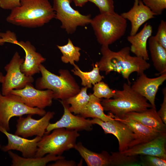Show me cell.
Returning <instances> with one entry per match:
<instances>
[{
	"label": "cell",
	"mask_w": 166,
	"mask_h": 166,
	"mask_svg": "<svg viewBox=\"0 0 166 166\" xmlns=\"http://www.w3.org/2000/svg\"><path fill=\"white\" fill-rule=\"evenodd\" d=\"M130 51V48L128 46L114 52L111 50L109 46L101 45L102 56L96 63L100 71L105 72L106 75L112 71L121 74L130 84L129 78L132 73L136 72L139 76L150 67L147 61L140 57L131 56Z\"/></svg>",
	"instance_id": "6da1fadb"
},
{
	"label": "cell",
	"mask_w": 166,
	"mask_h": 166,
	"mask_svg": "<svg viewBox=\"0 0 166 166\" xmlns=\"http://www.w3.org/2000/svg\"><path fill=\"white\" fill-rule=\"evenodd\" d=\"M20 5L11 10L6 21L22 27L43 26L55 18V13L48 0H20Z\"/></svg>",
	"instance_id": "7a4b0ae2"
},
{
	"label": "cell",
	"mask_w": 166,
	"mask_h": 166,
	"mask_svg": "<svg viewBox=\"0 0 166 166\" xmlns=\"http://www.w3.org/2000/svg\"><path fill=\"white\" fill-rule=\"evenodd\" d=\"M115 91L113 99H104L101 101L104 110L109 111L113 117L122 118L129 112H142L152 108L148 100L133 90L128 83H124L122 90Z\"/></svg>",
	"instance_id": "3957f363"
},
{
	"label": "cell",
	"mask_w": 166,
	"mask_h": 166,
	"mask_svg": "<svg viewBox=\"0 0 166 166\" xmlns=\"http://www.w3.org/2000/svg\"><path fill=\"white\" fill-rule=\"evenodd\" d=\"M39 69L42 77L37 80L36 89L51 90L53 93L54 99L65 100L80 91L79 85L68 70H60V75L58 76L49 72L42 64Z\"/></svg>",
	"instance_id": "277c9868"
},
{
	"label": "cell",
	"mask_w": 166,
	"mask_h": 166,
	"mask_svg": "<svg viewBox=\"0 0 166 166\" xmlns=\"http://www.w3.org/2000/svg\"><path fill=\"white\" fill-rule=\"evenodd\" d=\"M90 24L101 45L109 46L120 39L127 27L126 19L115 12L100 13L92 19Z\"/></svg>",
	"instance_id": "5b68a950"
},
{
	"label": "cell",
	"mask_w": 166,
	"mask_h": 166,
	"mask_svg": "<svg viewBox=\"0 0 166 166\" xmlns=\"http://www.w3.org/2000/svg\"><path fill=\"white\" fill-rule=\"evenodd\" d=\"M80 135L78 131L64 128L55 129L50 134H45L38 143L35 157L46 154L61 156L64 152L74 148Z\"/></svg>",
	"instance_id": "8992f818"
},
{
	"label": "cell",
	"mask_w": 166,
	"mask_h": 166,
	"mask_svg": "<svg viewBox=\"0 0 166 166\" xmlns=\"http://www.w3.org/2000/svg\"><path fill=\"white\" fill-rule=\"evenodd\" d=\"M46 113L44 109L27 106L18 95L10 93L3 95L0 91V126L8 132L10 121L12 117L25 114L43 116Z\"/></svg>",
	"instance_id": "52a82bcc"
},
{
	"label": "cell",
	"mask_w": 166,
	"mask_h": 166,
	"mask_svg": "<svg viewBox=\"0 0 166 166\" xmlns=\"http://www.w3.org/2000/svg\"><path fill=\"white\" fill-rule=\"evenodd\" d=\"M72 0H53V8L55 13V18L61 23V28L68 34L73 33L78 26L90 24V14L84 15L75 10L70 5Z\"/></svg>",
	"instance_id": "ba28073f"
},
{
	"label": "cell",
	"mask_w": 166,
	"mask_h": 166,
	"mask_svg": "<svg viewBox=\"0 0 166 166\" xmlns=\"http://www.w3.org/2000/svg\"><path fill=\"white\" fill-rule=\"evenodd\" d=\"M24 60L16 52L10 62L5 66L6 73L2 83V95L7 94L13 89H23L34 81L32 76H27L21 70L20 67Z\"/></svg>",
	"instance_id": "9c48e42d"
},
{
	"label": "cell",
	"mask_w": 166,
	"mask_h": 166,
	"mask_svg": "<svg viewBox=\"0 0 166 166\" xmlns=\"http://www.w3.org/2000/svg\"><path fill=\"white\" fill-rule=\"evenodd\" d=\"M104 121L98 118L90 120L93 124L100 126L105 134H112L117 139L119 152L125 151L132 147L136 136L132 130L124 123L116 119Z\"/></svg>",
	"instance_id": "30bf717a"
},
{
	"label": "cell",
	"mask_w": 166,
	"mask_h": 166,
	"mask_svg": "<svg viewBox=\"0 0 166 166\" xmlns=\"http://www.w3.org/2000/svg\"><path fill=\"white\" fill-rule=\"evenodd\" d=\"M54 114V112L49 111L38 120L33 118L31 114H28L26 117H19L17 120L14 134L25 138L34 136L42 137Z\"/></svg>",
	"instance_id": "8fae6325"
},
{
	"label": "cell",
	"mask_w": 166,
	"mask_h": 166,
	"mask_svg": "<svg viewBox=\"0 0 166 166\" xmlns=\"http://www.w3.org/2000/svg\"><path fill=\"white\" fill-rule=\"evenodd\" d=\"M10 93L19 96L24 103L31 108L44 109L51 105L54 99L52 91L35 89L31 83L27 84L23 89L12 90Z\"/></svg>",
	"instance_id": "7c38bea8"
},
{
	"label": "cell",
	"mask_w": 166,
	"mask_h": 166,
	"mask_svg": "<svg viewBox=\"0 0 166 166\" xmlns=\"http://www.w3.org/2000/svg\"><path fill=\"white\" fill-rule=\"evenodd\" d=\"M64 108L63 114L61 118L55 123H49L45 134H49L53 130L57 128H64L75 130L77 131H88L93 129V124L90 120L86 119L81 116H75L70 111L69 105L65 100H59Z\"/></svg>",
	"instance_id": "4fadbf2b"
},
{
	"label": "cell",
	"mask_w": 166,
	"mask_h": 166,
	"mask_svg": "<svg viewBox=\"0 0 166 166\" xmlns=\"http://www.w3.org/2000/svg\"><path fill=\"white\" fill-rule=\"evenodd\" d=\"M0 132L6 137L7 144L2 147L3 152L11 150L19 151L23 157L26 158L35 157L38 149V143L42 137L37 136L32 139H28L18 135L10 133L0 126Z\"/></svg>",
	"instance_id": "5bb4252c"
},
{
	"label": "cell",
	"mask_w": 166,
	"mask_h": 166,
	"mask_svg": "<svg viewBox=\"0 0 166 166\" xmlns=\"http://www.w3.org/2000/svg\"><path fill=\"white\" fill-rule=\"evenodd\" d=\"M166 80V73L153 78L148 77L143 73L139 75L131 87L133 90L148 101L152 108H156L155 100L156 94L159 87Z\"/></svg>",
	"instance_id": "9a60e30c"
},
{
	"label": "cell",
	"mask_w": 166,
	"mask_h": 166,
	"mask_svg": "<svg viewBox=\"0 0 166 166\" xmlns=\"http://www.w3.org/2000/svg\"><path fill=\"white\" fill-rule=\"evenodd\" d=\"M166 133H160L149 142L136 145L120 152L127 156L150 155L166 159Z\"/></svg>",
	"instance_id": "2e32d148"
},
{
	"label": "cell",
	"mask_w": 166,
	"mask_h": 166,
	"mask_svg": "<svg viewBox=\"0 0 166 166\" xmlns=\"http://www.w3.org/2000/svg\"><path fill=\"white\" fill-rule=\"evenodd\" d=\"M15 44L21 47L25 53V59L20 67L21 72L27 76L39 73L40 65L45 61V58L36 52L35 48L29 41H17Z\"/></svg>",
	"instance_id": "e0dca14e"
},
{
	"label": "cell",
	"mask_w": 166,
	"mask_h": 166,
	"mask_svg": "<svg viewBox=\"0 0 166 166\" xmlns=\"http://www.w3.org/2000/svg\"><path fill=\"white\" fill-rule=\"evenodd\" d=\"M121 15L124 19L129 20L131 28L130 35L136 34L139 28L148 20L155 18L156 14L143 3L141 0H134L133 7L126 12Z\"/></svg>",
	"instance_id": "ac0fdd59"
},
{
	"label": "cell",
	"mask_w": 166,
	"mask_h": 166,
	"mask_svg": "<svg viewBox=\"0 0 166 166\" xmlns=\"http://www.w3.org/2000/svg\"><path fill=\"white\" fill-rule=\"evenodd\" d=\"M124 117L135 120L160 133H166V125L159 115L156 108H151L141 112H129Z\"/></svg>",
	"instance_id": "d6986e66"
},
{
	"label": "cell",
	"mask_w": 166,
	"mask_h": 166,
	"mask_svg": "<svg viewBox=\"0 0 166 166\" xmlns=\"http://www.w3.org/2000/svg\"><path fill=\"white\" fill-rule=\"evenodd\" d=\"M152 28L150 24L146 23L143 29L135 35H129L127 40L131 44L130 51L136 56L140 57L147 61L149 60V56L147 49L148 39L151 36Z\"/></svg>",
	"instance_id": "ffe728a7"
},
{
	"label": "cell",
	"mask_w": 166,
	"mask_h": 166,
	"mask_svg": "<svg viewBox=\"0 0 166 166\" xmlns=\"http://www.w3.org/2000/svg\"><path fill=\"white\" fill-rule=\"evenodd\" d=\"M113 117L116 119L127 125L135 134L136 139L132 147L137 144L149 142L160 133L131 118L125 117L120 118L113 117Z\"/></svg>",
	"instance_id": "44dd1931"
},
{
	"label": "cell",
	"mask_w": 166,
	"mask_h": 166,
	"mask_svg": "<svg viewBox=\"0 0 166 166\" xmlns=\"http://www.w3.org/2000/svg\"><path fill=\"white\" fill-rule=\"evenodd\" d=\"M74 148L88 166H110L111 155L106 151H103L101 153L93 152L84 146L81 142L76 143Z\"/></svg>",
	"instance_id": "7402d4cb"
},
{
	"label": "cell",
	"mask_w": 166,
	"mask_h": 166,
	"mask_svg": "<svg viewBox=\"0 0 166 166\" xmlns=\"http://www.w3.org/2000/svg\"><path fill=\"white\" fill-rule=\"evenodd\" d=\"M89 100L81 112V116L85 118H98L105 122L114 120L113 114L110 113L109 115H107L104 113L103 108L101 104V99L93 94L89 93Z\"/></svg>",
	"instance_id": "603a6c76"
},
{
	"label": "cell",
	"mask_w": 166,
	"mask_h": 166,
	"mask_svg": "<svg viewBox=\"0 0 166 166\" xmlns=\"http://www.w3.org/2000/svg\"><path fill=\"white\" fill-rule=\"evenodd\" d=\"M11 159V166H45L49 162L65 158L61 156L48 154L42 157L26 158L22 157L11 151L8 152Z\"/></svg>",
	"instance_id": "cb8c5ba5"
},
{
	"label": "cell",
	"mask_w": 166,
	"mask_h": 166,
	"mask_svg": "<svg viewBox=\"0 0 166 166\" xmlns=\"http://www.w3.org/2000/svg\"><path fill=\"white\" fill-rule=\"evenodd\" d=\"M149 50L152 61L159 74L166 73V49L155 40L154 36L148 38Z\"/></svg>",
	"instance_id": "d4e9b609"
},
{
	"label": "cell",
	"mask_w": 166,
	"mask_h": 166,
	"mask_svg": "<svg viewBox=\"0 0 166 166\" xmlns=\"http://www.w3.org/2000/svg\"><path fill=\"white\" fill-rule=\"evenodd\" d=\"M74 68L71 71L74 75L79 77L81 79V84L85 87L91 88L92 85L102 81L104 78L100 74V69L96 63L95 66L93 64V69L89 72H84L82 71L78 66L75 64Z\"/></svg>",
	"instance_id": "484cf974"
},
{
	"label": "cell",
	"mask_w": 166,
	"mask_h": 166,
	"mask_svg": "<svg viewBox=\"0 0 166 166\" xmlns=\"http://www.w3.org/2000/svg\"><path fill=\"white\" fill-rule=\"evenodd\" d=\"M88 88L87 86L83 87L77 94L65 100L67 104L71 105L69 109L71 113L75 114H80L87 104L90 99L89 95L88 94L87 92Z\"/></svg>",
	"instance_id": "4316f807"
},
{
	"label": "cell",
	"mask_w": 166,
	"mask_h": 166,
	"mask_svg": "<svg viewBox=\"0 0 166 166\" xmlns=\"http://www.w3.org/2000/svg\"><path fill=\"white\" fill-rule=\"evenodd\" d=\"M57 46L62 53L61 59L63 63H69L74 66L75 65V61H79L81 56L80 50L81 49L79 47L74 46L70 38L68 39L66 45Z\"/></svg>",
	"instance_id": "83f0119b"
},
{
	"label": "cell",
	"mask_w": 166,
	"mask_h": 166,
	"mask_svg": "<svg viewBox=\"0 0 166 166\" xmlns=\"http://www.w3.org/2000/svg\"><path fill=\"white\" fill-rule=\"evenodd\" d=\"M110 166H140L138 156H127L120 152H111Z\"/></svg>",
	"instance_id": "f1b7e54d"
},
{
	"label": "cell",
	"mask_w": 166,
	"mask_h": 166,
	"mask_svg": "<svg viewBox=\"0 0 166 166\" xmlns=\"http://www.w3.org/2000/svg\"><path fill=\"white\" fill-rule=\"evenodd\" d=\"M93 87V94L99 98L110 99L113 97L115 91L110 89L108 85L103 81H100L94 85Z\"/></svg>",
	"instance_id": "f546056e"
},
{
	"label": "cell",
	"mask_w": 166,
	"mask_h": 166,
	"mask_svg": "<svg viewBox=\"0 0 166 166\" xmlns=\"http://www.w3.org/2000/svg\"><path fill=\"white\" fill-rule=\"evenodd\" d=\"M139 159L141 166H166V159L150 155H140Z\"/></svg>",
	"instance_id": "4dcf8cb0"
},
{
	"label": "cell",
	"mask_w": 166,
	"mask_h": 166,
	"mask_svg": "<svg viewBox=\"0 0 166 166\" xmlns=\"http://www.w3.org/2000/svg\"><path fill=\"white\" fill-rule=\"evenodd\" d=\"M142 2L156 15L161 14L166 9V0H142Z\"/></svg>",
	"instance_id": "1f68e13d"
},
{
	"label": "cell",
	"mask_w": 166,
	"mask_h": 166,
	"mask_svg": "<svg viewBox=\"0 0 166 166\" xmlns=\"http://www.w3.org/2000/svg\"><path fill=\"white\" fill-rule=\"evenodd\" d=\"M99 9L100 13L115 12L113 0H89Z\"/></svg>",
	"instance_id": "d6a6232c"
},
{
	"label": "cell",
	"mask_w": 166,
	"mask_h": 166,
	"mask_svg": "<svg viewBox=\"0 0 166 166\" xmlns=\"http://www.w3.org/2000/svg\"><path fill=\"white\" fill-rule=\"evenodd\" d=\"M155 40L166 49V22L161 20L159 26L156 34L154 36Z\"/></svg>",
	"instance_id": "836d02e7"
},
{
	"label": "cell",
	"mask_w": 166,
	"mask_h": 166,
	"mask_svg": "<svg viewBox=\"0 0 166 166\" xmlns=\"http://www.w3.org/2000/svg\"><path fill=\"white\" fill-rule=\"evenodd\" d=\"M20 0H0V7L6 10H12L20 5Z\"/></svg>",
	"instance_id": "e575fe53"
},
{
	"label": "cell",
	"mask_w": 166,
	"mask_h": 166,
	"mask_svg": "<svg viewBox=\"0 0 166 166\" xmlns=\"http://www.w3.org/2000/svg\"><path fill=\"white\" fill-rule=\"evenodd\" d=\"M162 91L164 95L163 101L161 105L160 109L158 111H157V112L163 122L166 124V88L165 87L163 89Z\"/></svg>",
	"instance_id": "d590c367"
},
{
	"label": "cell",
	"mask_w": 166,
	"mask_h": 166,
	"mask_svg": "<svg viewBox=\"0 0 166 166\" xmlns=\"http://www.w3.org/2000/svg\"><path fill=\"white\" fill-rule=\"evenodd\" d=\"M1 37L4 42H9L14 44L18 41L15 34L10 30L1 33Z\"/></svg>",
	"instance_id": "8d00e7d4"
},
{
	"label": "cell",
	"mask_w": 166,
	"mask_h": 166,
	"mask_svg": "<svg viewBox=\"0 0 166 166\" xmlns=\"http://www.w3.org/2000/svg\"><path fill=\"white\" fill-rule=\"evenodd\" d=\"M52 164H48L49 166H75L76 163L73 160H67L65 158L58 159Z\"/></svg>",
	"instance_id": "74e56055"
},
{
	"label": "cell",
	"mask_w": 166,
	"mask_h": 166,
	"mask_svg": "<svg viewBox=\"0 0 166 166\" xmlns=\"http://www.w3.org/2000/svg\"><path fill=\"white\" fill-rule=\"evenodd\" d=\"M77 6L82 7L84 6L89 0H72Z\"/></svg>",
	"instance_id": "f35d334b"
},
{
	"label": "cell",
	"mask_w": 166,
	"mask_h": 166,
	"mask_svg": "<svg viewBox=\"0 0 166 166\" xmlns=\"http://www.w3.org/2000/svg\"><path fill=\"white\" fill-rule=\"evenodd\" d=\"M1 33L0 32V45H2L5 43L1 37Z\"/></svg>",
	"instance_id": "ab89813d"
},
{
	"label": "cell",
	"mask_w": 166,
	"mask_h": 166,
	"mask_svg": "<svg viewBox=\"0 0 166 166\" xmlns=\"http://www.w3.org/2000/svg\"><path fill=\"white\" fill-rule=\"evenodd\" d=\"M4 76L2 73L0 72V83H2L3 79Z\"/></svg>",
	"instance_id": "60d3db41"
},
{
	"label": "cell",
	"mask_w": 166,
	"mask_h": 166,
	"mask_svg": "<svg viewBox=\"0 0 166 166\" xmlns=\"http://www.w3.org/2000/svg\"><path fill=\"white\" fill-rule=\"evenodd\" d=\"M1 147H2V146H1V144H0V149H1Z\"/></svg>",
	"instance_id": "b9f144b4"
}]
</instances>
